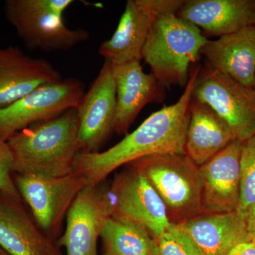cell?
Listing matches in <instances>:
<instances>
[{"label": "cell", "mask_w": 255, "mask_h": 255, "mask_svg": "<svg viewBox=\"0 0 255 255\" xmlns=\"http://www.w3.org/2000/svg\"><path fill=\"white\" fill-rule=\"evenodd\" d=\"M247 229L251 240L255 239V204L246 217Z\"/></svg>", "instance_id": "cell-26"}, {"label": "cell", "mask_w": 255, "mask_h": 255, "mask_svg": "<svg viewBox=\"0 0 255 255\" xmlns=\"http://www.w3.org/2000/svg\"><path fill=\"white\" fill-rule=\"evenodd\" d=\"M182 224L202 255H226L238 243L252 241L237 211L202 214Z\"/></svg>", "instance_id": "cell-19"}, {"label": "cell", "mask_w": 255, "mask_h": 255, "mask_svg": "<svg viewBox=\"0 0 255 255\" xmlns=\"http://www.w3.org/2000/svg\"><path fill=\"white\" fill-rule=\"evenodd\" d=\"M0 255H9L7 254V253H5L3 250H1V248H0Z\"/></svg>", "instance_id": "cell-27"}, {"label": "cell", "mask_w": 255, "mask_h": 255, "mask_svg": "<svg viewBox=\"0 0 255 255\" xmlns=\"http://www.w3.org/2000/svg\"><path fill=\"white\" fill-rule=\"evenodd\" d=\"M109 191L112 218L145 228L154 239L170 225L160 196L145 175L131 164L115 177Z\"/></svg>", "instance_id": "cell-10"}, {"label": "cell", "mask_w": 255, "mask_h": 255, "mask_svg": "<svg viewBox=\"0 0 255 255\" xmlns=\"http://www.w3.org/2000/svg\"><path fill=\"white\" fill-rule=\"evenodd\" d=\"M155 241L157 255H202L182 223H170Z\"/></svg>", "instance_id": "cell-23"}, {"label": "cell", "mask_w": 255, "mask_h": 255, "mask_svg": "<svg viewBox=\"0 0 255 255\" xmlns=\"http://www.w3.org/2000/svg\"><path fill=\"white\" fill-rule=\"evenodd\" d=\"M207 67L253 90L255 78V27L246 26L208 41L201 49Z\"/></svg>", "instance_id": "cell-16"}, {"label": "cell", "mask_w": 255, "mask_h": 255, "mask_svg": "<svg viewBox=\"0 0 255 255\" xmlns=\"http://www.w3.org/2000/svg\"><path fill=\"white\" fill-rule=\"evenodd\" d=\"M253 93H254V95L255 97V81H254V85H253Z\"/></svg>", "instance_id": "cell-28"}, {"label": "cell", "mask_w": 255, "mask_h": 255, "mask_svg": "<svg viewBox=\"0 0 255 255\" xmlns=\"http://www.w3.org/2000/svg\"><path fill=\"white\" fill-rule=\"evenodd\" d=\"M84 85L75 78L47 84L0 110V140L6 142L16 132L38 122L77 108Z\"/></svg>", "instance_id": "cell-8"}, {"label": "cell", "mask_w": 255, "mask_h": 255, "mask_svg": "<svg viewBox=\"0 0 255 255\" xmlns=\"http://www.w3.org/2000/svg\"><path fill=\"white\" fill-rule=\"evenodd\" d=\"M226 255H255V242H243L233 247Z\"/></svg>", "instance_id": "cell-25"}, {"label": "cell", "mask_w": 255, "mask_h": 255, "mask_svg": "<svg viewBox=\"0 0 255 255\" xmlns=\"http://www.w3.org/2000/svg\"><path fill=\"white\" fill-rule=\"evenodd\" d=\"M21 200L0 193V248L9 255H62L28 217Z\"/></svg>", "instance_id": "cell-17"}, {"label": "cell", "mask_w": 255, "mask_h": 255, "mask_svg": "<svg viewBox=\"0 0 255 255\" xmlns=\"http://www.w3.org/2000/svg\"><path fill=\"white\" fill-rule=\"evenodd\" d=\"M103 255H157L155 239L145 228L111 217L101 234Z\"/></svg>", "instance_id": "cell-21"}, {"label": "cell", "mask_w": 255, "mask_h": 255, "mask_svg": "<svg viewBox=\"0 0 255 255\" xmlns=\"http://www.w3.org/2000/svg\"><path fill=\"white\" fill-rule=\"evenodd\" d=\"M243 142L236 140L199 167L202 184L204 214L237 211Z\"/></svg>", "instance_id": "cell-13"}, {"label": "cell", "mask_w": 255, "mask_h": 255, "mask_svg": "<svg viewBox=\"0 0 255 255\" xmlns=\"http://www.w3.org/2000/svg\"><path fill=\"white\" fill-rule=\"evenodd\" d=\"M80 152H97L115 125L117 92L112 65L105 60L98 76L77 107Z\"/></svg>", "instance_id": "cell-12"}, {"label": "cell", "mask_w": 255, "mask_h": 255, "mask_svg": "<svg viewBox=\"0 0 255 255\" xmlns=\"http://www.w3.org/2000/svg\"><path fill=\"white\" fill-rule=\"evenodd\" d=\"M183 0H128L117 29L102 43L100 54L112 65L141 61L142 50L156 18L174 13Z\"/></svg>", "instance_id": "cell-9"}, {"label": "cell", "mask_w": 255, "mask_h": 255, "mask_svg": "<svg viewBox=\"0 0 255 255\" xmlns=\"http://www.w3.org/2000/svg\"><path fill=\"white\" fill-rule=\"evenodd\" d=\"M208 41L200 28L174 13L161 14L146 41L142 59L164 88L186 86L191 65Z\"/></svg>", "instance_id": "cell-3"}, {"label": "cell", "mask_w": 255, "mask_h": 255, "mask_svg": "<svg viewBox=\"0 0 255 255\" xmlns=\"http://www.w3.org/2000/svg\"><path fill=\"white\" fill-rule=\"evenodd\" d=\"M129 164L148 179L163 201L171 223L204 214L199 167L186 154L151 155Z\"/></svg>", "instance_id": "cell-4"}, {"label": "cell", "mask_w": 255, "mask_h": 255, "mask_svg": "<svg viewBox=\"0 0 255 255\" xmlns=\"http://www.w3.org/2000/svg\"><path fill=\"white\" fill-rule=\"evenodd\" d=\"M77 109L38 122L8 139L13 172L44 177H61L74 172L79 151Z\"/></svg>", "instance_id": "cell-2"}, {"label": "cell", "mask_w": 255, "mask_h": 255, "mask_svg": "<svg viewBox=\"0 0 255 255\" xmlns=\"http://www.w3.org/2000/svg\"><path fill=\"white\" fill-rule=\"evenodd\" d=\"M112 70L117 92L114 130L127 134L147 104L160 102L164 88L152 73L144 72L140 61L112 65Z\"/></svg>", "instance_id": "cell-15"}, {"label": "cell", "mask_w": 255, "mask_h": 255, "mask_svg": "<svg viewBox=\"0 0 255 255\" xmlns=\"http://www.w3.org/2000/svg\"><path fill=\"white\" fill-rule=\"evenodd\" d=\"M237 140L227 124L207 105L192 98L185 153L198 167Z\"/></svg>", "instance_id": "cell-20"}, {"label": "cell", "mask_w": 255, "mask_h": 255, "mask_svg": "<svg viewBox=\"0 0 255 255\" xmlns=\"http://www.w3.org/2000/svg\"><path fill=\"white\" fill-rule=\"evenodd\" d=\"M254 26H255V23H254Z\"/></svg>", "instance_id": "cell-30"}, {"label": "cell", "mask_w": 255, "mask_h": 255, "mask_svg": "<svg viewBox=\"0 0 255 255\" xmlns=\"http://www.w3.org/2000/svg\"><path fill=\"white\" fill-rule=\"evenodd\" d=\"M201 66L191 71L180 98L164 107L118 143L103 152H79L74 172L85 178L87 184L103 182L121 166L155 155L186 154V134L189 120V106Z\"/></svg>", "instance_id": "cell-1"}, {"label": "cell", "mask_w": 255, "mask_h": 255, "mask_svg": "<svg viewBox=\"0 0 255 255\" xmlns=\"http://www.w3.org/2000/svg\"><path fill=\"white\" fill-rule=\"evenodd\" d=\"M100 184H87L69 209L58 241L66 255H97L99 238L112 215L110 191Z\"/></svg>", "instance_id": "cell-11"}, {"label": "cell", "mask_w": 255, "mask_h": 255, "mask_svg": "<svg viewBox=\"0 0 255 255\" xmlns=\"http://www.w3.org/2000/svg\"><path fill=\"white\" fill-rule=\"evenodd\" d=\"M73 2V0H7L5 14L25 44L32 49L66 50L90 38L85 29H71L64 21V13Z\"/></svg>", "instance_id": "cell-5"}, {"label": "cell", "mask_w": 255, "mask_h": 255, "mask_svg": "<svg viewBox=\"0 0 255 255\" xmlns=\"http://www.w3.org/2000/svg\"><path fill=\"white\" fill-rule=\"evenodd\" d=\"M255 204V135L243 142L240 170V201L237 212L246 220Z\"/></svg>", "instance_id": "cell-22"}, {"label": "cell", "mask_w": 255, "mask_h": 255, "mask_svg": "<svg viewBox=\"0 0 255 255\" xmlns=\"http://www.w3.org/2000/svg\"><path fill=\"white\" fill-rule=\"evenodd\" d=\"M176 14L209 34L221 37L254 25L255 0H188Z\"/></svg>", "instance_id": "cell-18"}, {"label": "cell", "mask_w": 255, "mask_h": 255, "mask_svg": "<svg viewBox=\"0 0 255 255\" xmlns=\"http://www.w3.org/2000/svg\"><path fill=\"white\" fill-rule=\"evenodd\" d=\"M13 159L7 142L0 140V193L21 199L14 181L13 173Z\"/></svg>", "instance_id": "cell-24"}, {"label": "cell", "mask_w": 255, "mask_h": 255, "mask_svg": "<svg viewBox=\"0 0 255 255\" xmlns=\"http://www.w3.org/2000/svg\"><path fill=\"white\" fill-rule=\"evenodd\" d=\"M62 80L46 60L31 58L18 47L0 48V110L38 87Z\"/></svg>", "instance_id": "cell-14"}, {"label": "cell", "mask_w": 255, "mask_h": 255, "mask_svg": "<svg viewBox=\"0 0 255 255\" xmlns=\"http://www.w3.org/2000/svg\"><path fill=\"white\" fill-rule=\"evenodd\" d=\"M192 98L214 110L238 140L255 135L254 93L228 75L209 67L200 71Z\"/></svg>", "instance_id": "cell-7"}, {"label": "cell", "mask_w": 255, "mask_h": 255, "mask_svg": "<svg viewBox=\"0 0 255 255\" xmlns=\"http://www.w3.org/2000/svg\"><path fill=\"white\" fill-rule=\"evenodd\" d=\"M15 184L31 209L37 226L50 239H55L77 196L87 185L81 174L44 177L16 174Z\"/></svg>", "instance_id": "cell-6"}, {"label": "cell", "mask_w": 255, "mask_h": 255, "mask_svg": "<svg viewBox=\"0 0 255 255\" xmlns=\"http://www.w3.org/2000/svg\"><path fill=\"white\" fill-rule=\"evenodd\" d=\"M252 241H253L255 242V240H252Z\"/></svg>", "instance_id": "cell-29"}]
</instances>
